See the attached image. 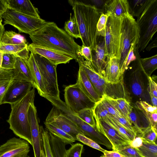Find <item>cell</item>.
<instances>
[{"label": "cell", "mask_w": 157, "mask_h": 157, "mask_svg": "<svg viewBox=\"0 0 157 157\" xmlns=\"http://www.w3.org/2000/svg\"><path fill=\"white\" fill-rule=\"evenodd\" d=\"M73 11V17L77 25L82 45L94 49L97 42V25L102 12L94 5L77 0L68 1Z\"/></svg>", "instance_id": "cell-2"}, {"label": "cell", "mask_w": 157, "mask_h": 157, "mask_svg": "<svg viewBox=\"0 0 157 157\" xmlns=\"http://www.w3.org/2000/svg\"><path fill=\"white\" fill-rule=\"evenodd\" d=\"M93 111L95 119L100 120L104 118L112 117L100 101L95 104Z\"/></svg>", "instance_id": "cell-40"}, {"label": "cell", "mask_w": 157, "mask_h": 157, "mask_svg": "<svg viewBox=\"0 0 157 157\" xmlns=\"http://www.w3.org/2000/svg\"><path fill=\"white\" fill-rule=\"evenodd\" d=\"M32 87L31 83L15 78L5 92L1 104H11L19 101L29 93Z\"/></svg>", "instance_id": "cell-12"}, {"label": "cell", "mask_w": 157, "mask_h": 157, "mask_svg": "<svg viewBox=\"0 0 157 157\" xmlns=\"http://www.w3.org/2000/svg\"><path fill=\"white\" fill-rule=\"evenodd\" d=\"M28 118L30 126L34 157H41L42 145L40 126L36 108L34 102L30 105L28 111Z\"/></svg>", "instance_id": "cell-15"}, {"label": "cell", "mask_w": 157, "mask_h": 157, "mask_svg": "<svg viewBox=\"0 0 157 157\" xmlns=\"http://www.w3.org/2000/svg\"><path fill=\"white\" fill-rule=\"evenodd\" d=\"M103 76L107 83L116 85L121 82L122 76L120 73L119 60L116 58L112 57L106 59Z\"/></svg>", "instance_id": "cell-20"}, {"label": "cell", "mask_w": 157, "mask_h": 157, "mask_svg": "<svg viewBox=\"0 0 157 157\" xmlns=\"http://www.w3.org/2000/svg\"><path fill=\"white\" fill-rule=\"evenodd\" d=\"M112 117L119 124L137 136L132 126L123 117Z\"/></svg>", "instance_id": "cell-48"}, {"label": "cell", "mask_w": 157, "mask_h": 157, "mask_svg": "<svg viewBox=\"0 0 157 157\" xmlns=\"http://www.w3.org/2000/svg\"><path fill=\"white\" fill-rule=\"evenodd\" d=\"M15 59L14 55L9 53H4L2 68L6 69L15 68Z\"/></svg>", "instance_id": "cell-46"}, {"label": "cell", "mask_w": 157, "mask_h": 157, "mask_svg": "<svg viewBox=\"0 0 157 157\" xmlns=\"http://www.w3.org/2000/svg\"><path fill=\"white\" fill-rule=\"evenodd\" d=\"M81 119L94 128H96L93 109H85L81 110L76 114Z\"/></svg>", "instance_id": "cell-39"}, {"label": "cell", "mask_w": 157, "mask_h": 157, "mask_svg": "<svg viewBox=\"0 0 157 157\" xmlns=\"http://www.w3.org/2000/svg\"><path fill=\"white\" fill-rule=\"evenodd\" d=\"M41 157H45L44 151L43 150L41 151Z\"/></svg>", "instance_id": "cell-60"}, {"label": "cell", "mask_w": 157, "mask_h": 157, "mask_svg": "<svg viewBox=\"0 0 157 157\" xmlns=\"http://www.w3.org/2000/svg\"><path fill=\"white\" fill-rule=\"evenodd\" d=\"M28 44H6L0 43V52L9 53L22 59L28 60L29 58V51Z\"/></svg>", "instance_id": "cell-25"}, {"label": "cell", "mask_w": 157, "mask_h": 157, "mask_svg": "<svg viewBox=\"0 0 157 157\" xmlns=\"http://www.w3.org/2000/svg\"><path fill=\"white\" fill-rule=\"evenodd\" d=\"M105 121L120 133L127 138L130 141L133 140L136 136L122 126L112 117L102 118Z\"/></svg>", "instance_id": "cell-35"}, {"label": "cell", "mask_w": 157, "mask_h": 157, "mask_svg": "<svg viewBox=\"0 0 157 157\" xmlns=\"http://www.w3.org/2000/svg\"><path fill=\"white\" fill-rule=\"evenodd\" d=\"M81 67L94 89L101 98L107 96L108 90L114 88L113 85L107 83L103 76L98 74L93 67L90 62L85 60L82 57L77 61Z\"/></svg>", "instance_id": "cell-11"}, {"label": "cell", "mask_w": 157, "mask_h": 157, "mask_svg": "<svg viewBox=\"0 0 157 157\" xmlns=\"http://www.w3.org/2000/svg\"><path fill=\"white\" fill-rule=\"evenodd\" d=\"M105 14L121 17L130 13L129 5L127 0L106 1L103 6Z\"/></svg>", "instance_id": "cell-19"}, {"label": "cell", "mask_w": 157, "mask_h": 157, "mask_svg": "<svg viewBox=\"0 0 157 157\" xmlns=\"http://www.w3.org/2000/svg\"><path fill=\"white\" fill-rule=\"evenodd\" d=\"M135 106L142 113H157V107L152 106L144 101H137Z\"/></svg>", "instance_id": "cell-45"}, {"label": "cell", "mask_w": 157, "mask_h": 157, "mask_svg": "<svg viewBox=\"0 0 157 157\" xmlns=\"http://www.w3.org/2000/svg\"><path fill=\"white\" fill-rule=\"evenodd\" d=\"M3 54V53L0 52V68L2 67Z\"/></svg>", "instance_id": "cell-59"}, {"label": "cell", "mask_w": 157, "mask_h": 157, "mask_svg": "<svg viewBox=\"0 0 157 157\" xmlns=\"http://www.w3.org/2000/svg\"><path fill=\"white\" fill-rule=\"evenodd\" d=\"M5 31V28L4 25L2 22L1 19L0 18V41L2 37V36Z\"/></svg>", "instance_id": "cell-58"}, {"label": "cell", "mask_w": 157, "mask_h": 157, "mask_svg": "<svg viewBox=\"0 0 157 157\" xmlns=\"http://www.w3.org/2000/svg\"><path fill=\"white\" fill-rule=\"evenodd\" d=\"M35 88L19 101L10 105L11 111L7 122L10 128L20 138L27 141L32 145L30 126L28 118V111L31 104L34 102Z\"/></svg>", "instance_id": "cell-3"}, {"label": "cell", "mask_w": 157, "mask_h": 157, "mask_svg": "<svg viewBox=\"0 0 157 157\" xmlns=\"http://www.w3.org/2000/svg\"><path fill=\"white\" fill-rule=\"evenodd\" d=\"M100 157H125L116 151L106 150Z\"/></svg>", "instance_id": "cell-54"}, {"label": "cell", "mask_w": 157, "mask_h": 157, "mask_svg": "<svg viewBox=\"0 0 157 157\" xmlns=\"http://www.w3.org/2000/svg\"><path fill=\"white\" fill-rule=\"evenodd\" d=\"M29 143L26 140L13 137L0 146V157H21L30 151Z\"/></svg>", "instance_id": "cell-14"}, {"label": "cell", "mask_w": 157, "mask_h": 157, "mask_svg": "<svg viewBox=\"0 0 157 157\" xmlns=\"http://www.w3.org/2000/svg\"><path fill=\"white\" fill-rule=\"evenodd\" d=\"M40 130L41 145L45 157H53L50 145L48 132L44 129L42 126H40Z\"/></svg>", "instance_id": "cell-36"}, {"label": "cell", "mask_w": 157, "mask_h": 157, "mask_svg": "<svg viewBox=\"0 0 157 157\" xmlns=\"http://www.w3.org/2000/svg\"><path fill=\"white\" fill-rule=\"evenodd\" d=\"M157 135V132L151 126L143 132L141 136L147 140L155 142Z\"/></svg>", "instance_id": "cell-47"}, {"label": "cell", "mask_w": 157, "mask_h": 157, "mask_svg": "<svg viewBox=\"0 0 157 157\" xmlns=\"http://www.w3.org/2000/svg\"><path fill=\"white\" fill-rule=\"evenodd\" d=\"M0 43L6 44H27V40L24 36L13 31H5Z\"/></svg>", "instance_id": "cell-30"}, {"label": "cell", "mask_w": 157, "mask_h": 157, "mask_svg": "<svg viewBox=\"0 0 157 157\" xmlns=\"http://www.w3.org/2000/svg\"><path fill=\"white\" fill-rule=\"evenodd\" d=\"M15 68L13 69L15 78L31 83L33 87L37 89V86L33 76L27 60L14 56Z\"/></svg>", "instance_id": "cell-23"}, {"label": "cell", "mask_w": 157, "mask_h": 157, "mask_svg": "<svg viewBox=\"0 0 157 157\" xmlns=\"http://www.w3.org/2000/svg\"><path fill=\"white\" fill-rule=\"evenodd\" d=\"M122 17H119L112 14L108 16L104 37L107 59L116 57L119 61L120 60Z\"/></svg>", "instance_id": "cell-7"}, {"label": "cell", "mask_w": 157, "mask_h": 157, "mask_svg": "<svg viewBox=\"0 0 157 157\" xmlns=\"http://www.w3.org/2000/svg\"><path fill=\"white\" fill-rule=\"evenodd\" d=\"M76 140L90 147L99 150L103 153L105 151L101 147L99 144L82 134H79L77 135Z\"/></svg>", "instance_id": "cell-43"}, {"label": "cell", "mask_w": 157, "mask_h": 157, "mask_svg": "<svg viewBox=\"0 0 157 157\" xmlns=\"http://www.w3.org/2000/svg\"><path fill=\"white\" fill-rule=\"evenodd\" d=\"M45 122L58 126L72 136L75 140H77V135L79 134L83 135L75 124L55 106H53Z\"/></svg>", "instance_id": "cell-13"}, {"label": "cell", "mask_w": 157, "mask_h": 157, "mask_svg": "<svg viewBox=\"0 0 157 157\" xmlns=\"http://www.w3.org/2000/svg\"><path fill=\"white\" fill-rule=\"evenodd\" d=\"M33 55L42 77L45 94L60 98L56 70L57 65L38 54Z\"/></svg>", "instance_id": "cell-9"}, {"label": "cell", "mask_w": 157, "mask_h": 157, "mask_svg": "<svg viewBox=\"0 0 157 157\" xmlns=\"http://www.w3.org/2000/svg\"><path fill=\"white\" fill-rule=\"evenodd\" d=\"M142 143L143 140L141 137L136 136L133 140L130 141L129 144L132 147L137 148L142 145Z\"/></svg>", "instance_id": "cell-53"}, {"label": "cell", "mask_w": 157, "mask_h": 157, "mask_svg": "<svg viewBox=\"0 0 157 157\" xmlns=\"http://www.w3.org/2000/svg\"><path fill=\"white\" fill-rule=\"evenodd\" d=\"M83 149V145L80 143H76L71 145L66 150L65 157H81Z\"/></svg>", "instance_id": "cell-42"}, {"label": "cell", "mask_w": 157, "mask_h": 157, "mask_svg": "<svg viewBox=\"0 0 157 157\" xmlns=\"http://www.w3.org/2000/svg\"><path fill=\"white\" fill-rule=\"evenodd\" d=\"M108 16L101 13L97 25L98 36H105V31Z\"/></svg>", "instance_id": "cell-44"}, {"label": "cell", "mask_w": 157, "mask_h": 157, "mask_svg": "<svg viewBox=\"0 0 157 157\" xmlns=\"http://www.w3.org/2000/svg\"><path fill=\"white\" fill-rule=\"evenodd\" d=\"M91 63L93 67L98 74L103 76L106 63L104 37L98 36L96 44L91 50Z\"/></svg>", "instance_id": "cell-18"}, {"label": "cell", "mask_w": 157, "mask_h": 157, "mask_svg": "<svg viewBox=\"0 0 157 157\" xmlns=\"http://www.w3.org/2000/svg\"><path fill=\"white\" fill-rule=\"evenodd\" d=\"M64 92L65 103L69 110L75 114L85 109H93L96 103L87 96L76 83L66 86Z\"/></svg>", "instance_id": "cell-10"}, {"label": "cell", "mask_w": 157, "mask_h": 157, "mask_svg": "<svg viewBox=\"0 0 157 157\" xmlns=\"http://www.w3.org/2000/svg\"><path fill=\"white\" fill-rule=\"evenodd\" d=\"M48 135L53 157H65L66 144L49 132Z\"/></svg>", "instance_id": "cell-29"}, {"label": "cell", "mask_w": 157, "mask_h": 157, "mask_svg": "<svg viewBox=\"0 0 157 157\" xmlns=\"http://www.w3.org/2000/svg\"><path fill=\"white\" fill-rule=\"evenodd\" d=\"M151 0H133L128 1L130 13L136 17L144 10Z\"/></svg>", "instance_id": "cell-34"}, {"label": "cell", "mask_w": 157, "mask_h": 157, "mask_svg": "<svg viewBox=\"0 0 157 157\" xmlns=\"http://www.w3.org/2000/svg\"><path fill=\"white\" fill-rule=\"evenodd\" d=\"M147 91L149 96L152 95L157 97V84L151 76L148 77Z\"/></svg>", "instance_id": "cell-49"}, {"label": "cell", "mask_w": 157, "mask_h": 157, "mask_svg": "<svg viewBox=\"0 0 157 157\" xmlns=\"http://www.w3.org/2000/svg\"><path fill=\"white\" fill-rule=\"evenodd\" d=\"M134 52L136 58L133 62H132V64L128 76L127 88L130 94L136 99V102L144 101L151 104L147 91L148 76L141 66L140 57L138 50L136 48L134 49Z\"/></svg>", "instance_id": "cell-6"}, {"label": "cell", "mask_w": 157, "mask_h": 157, "mask_svg": "<svg viewBox=\"0 0 157 157\" xmlns=\"http://www.w3.org/2000/svg\"><path fill=\"white\" fill-rule=\"evenodd\" d=\"M136 47H132L128 53L124 64V69L125 71L128 69L130 64L136 59V57L134 52V49Z\"/></svg>", "instance_id": "cell-52"}, {"label": "cell", "mask_w": 157, "mask_h": 157, "mask_svg": "<svg viewBox=\"0 0 157 157\" xmlns=\"http://www.w3.org/2000/svg\"><path fill=\"white\" fill-rule=\"evenodd\" d=\"M29 35L35 44L65 53L76 61L82 57L81 46L54 22H47L41 28Z\"/></svg>", "instance_id": "cell-1"}, {"label": "cell", "mask_w": 157, "mask_h": 157, "mask_svg": "<svg viewBox=\"0 0 157 157\" xmlns=\"http://www.w3.org/2000/svg\"><path fill=\"white\" fill-rule=\"evenodd\" d=\"M142 113L144 115L152 127L155 131L157 132V113Z\"/></svg>", "instance_id": "cell-50"}, {"label": "cell", "mask_w": 157, "mask_h": 157, "mask_svg": "<svg viewBox=\"0 0 157 157\" xmlns=\"http://www.w3.org/2000/svg\"><path fill=\"white\" fill-rule=\"evenodd\" d=\"M28 49L33 54H38L47 59L54 64H66L73 58L63 53L40 46L32 43L28 46Z\"/></svg>", "instance_id": "cell-17"}, {"label": "cell", "mask_w": 157, "mask_h": 157, "mask_svg": "<svg viewBox=\"0 0 157 157\" xmlns=\"http://www.w3.org/2000/svg\"><path fill=\"white\" fill-rule=\"evenodd\" d=\"M83 92L93 101L96 103L101 98L96 91L81 67L79 66L76 83Z\"/></svg>", "instance_id": "cell-21"}, {"label": "cell", "mask_w": 157, "mask_h": 157, "mask_svg": "<svg viewBox=\"0 0 157 157\" xmlns=\"http://www.w3.org/2000/svg\"><path fill=\"white\" fill-rule=\"evenodd\" d=\"M21 157H28V155H24L23 156H21Z\"/></svg>", "instance_id": "cell-61"}, {"label": "cell", "mask_w": 157, "mask_h": 157, "mask_svg": "<svg viewBox=\"0 0 157 157\" xmlns=\"http://www.w3.org/2000/svg\"><path fill=\"white\" fill-rule=\"evenodd\" d=\"M91 1L94 4V6H101L104 5L105 1L101 0H93Z\"/></svg>", "instance_id": "cell-57"}, {"label": "cell", "mask_w": 157, "mask_h": 157, "mask_svg": "<svg viewBox=\"0 0 157 157\" xmlns=\"http://www.w3.org/2000/svg\"><path fill=\"white\" fill-rule=\"evenodd\" d=\"M157 46V39L156 37L147 46L145 49L147 51H149L154 48H156Z\"/></svg>", "instance_id": "cell-56"}, {"label": "cell", "mask_w": 157, "mask_h": 157, "mask_svg": "<svg viewBox=\"0 0 157 157\" xmlns=\"http://www.w3.org/2000/svg\"><path fill=\"white\" fill-rule=\"evenodd\" d=\"M7 0H0V18L8 9Z\"/></svg>", "instance_id": "cell-55"}, {"label": "cell", "mask_w": 157, "mask_h": 157, "mask_svg": "<svg viewBox=\"0 0 157 157\" xmlns=\"http://www.w3.org/2000/svg\"><path fill=\"white\" fill-rule=\"evenodd\" d=\"M98 131L104 135L111 143L112 150L116 151L120 146L130 142L128 139L105 121L103 119H95Z\"/></svg>", "instance_id": "cell-16"}, {"label": "cell", "mask_w": 157, "mask_h": 157, "mask_svg": "<svg viewBox=\"0 0 157 157\" xmlns=\"http://www.w3.org/2000/svg\"><path fill=\"white\" fill-rule=\"evenodd\" d=\"M81 56L86 60L91 62V50L90 47L82 45L81 49Z\"/></svg>", "instance_id": "cell-51"}, {"label": "cell", "mask_w": 157, "mask_h": 157, "mask_svg": "<svg viewBox=\"0 0 157 157\" xmlns=\"http://www.w3.org/2000/svg\"><path fill=\"white\" fill-rule=\"evenodd\" d=\"M27 63L37 86L36 89L40 95L42 97L46 94L45 89L41 74L32 53L29 55Z\"/></svg>", "instance_id": "cell-26"}, {"label": "cell", "mask_w": 157, "mask_h": 157, "mask_svg": "<svg viewBox=\"0 0 157 157\" xmlns=\"http://www.w3.org/2000/svg\"><path fill=\"white\" fill-rule=\"evenodd\" d=\"M116 151L125 157H143L138 149L131 146L129 143L120 146Z\"/></svg>", "instance_id": "cell-37"}, {"label": "cell", "mask_w": 157, "mask_h": 157, "mask_svg": "<svg viewBox=\"0 0 157 157\" xmlns=\"http://www.w3.org/2000/svg\"><path fill=\"white\" fill-rule=\"evenodd\" d=\"M140 63L144 71L147 76H151L152 73L157 69V55L144 58H140Z\"/></svg>", "instance_id": "cell-33"}, {"label": "cell", "mask_w": 157, "mask_h": 157, "mask_svg": "<svg viewBox=\"0 0 157 157\" xmlns=\"http://www.w3.org/2000/svg\"><path fill=\"white\" fill-rule=\"evenodd\" d=\"M132 107L129 115L131 123L137 136H141L143 132L151 125L142 112L135 106Z\"/></svg>", "instance_id": "cell-24"}, {"label": "cell", "mask_w": 157, "mask_h": 157, "mask_svg": "<svg viewBox=\"0 0 157 157\" xmlns=\"http://www.w3.org/2000/svg\"><path fill=\"white\" fill-rule=\"evenodd\" d=\"M8 8L24 14L40 18L37 8L29 0H7Z\"/></svg>", "instance_id": "cell-22"}, {"label": "cell", "mask_w": 157, "mask_h": 157, "mask_svg": "<svg viewBox=\"0 0 157 157\" xmlns=\"http://www.w3.org/2000/svg\"><path fill=\"white\" fill-rule=\"evenodd\" d=\"M65 31L71 37L76 39L80 38V33L76 23L71 13L69 19L65 22Z\"/></svg>", "instance_id": "cell-38"}, {"label": "cell", "mask_w": 157, "mask_h": 157, "mask_svg": "<svg viewBox=\"0 0 157 157\" xmlns=\"http://www.w3.org/2000/svg\"><path fill=\"white\" fill-rule=\"evenodd\" d=\"M112 117H122L121 113L106 98V95L102 96L100 101Z\"/></svg>", "instance_id": "cell-41"}, {"label": "cell", "mask_w": 157, "mask_h": 157, "mask_svg": "<svg viewBox=\"0 0 157 157\" xmlns=\"http://www.w3.org/2000/svg\"><path fill=\"white\" fill-rule=\"evenodd\" d=\"M15 78L13 69L0 68V105L5 92Z\"/></svg>", "instance_id": "cell-28"}, {"label": "cell", "mask_w": 157, "mask_h": 157, "mask_svg": "<svg viewBox=\"0 0 157 157\" xmlns=\"http://www.w3.org/2000/svg\"><path fill=\"white\" fill-rule=\"evenodd\" d=\"M142 138V145L137 148L142 156L143 157H157V145L156 142Z\"/></svg>", "instance_id": "cell-32"}, {"label": "cell", "mask_w": 157, "mask_h": 157, "mask_svg": "<svg viewBox=\"0 0 157 157\" xmlns=\"http://www.w3.org/2000/svg\"><path fill=\"white\" fill-rule=\"evenodd\" d=\"M139 39L138 27L136 21L129 13L121 17L119 66L123 75L125 72L124 64L131 48L136 47Z\"/></svg>", "instance_id": "cell-5"}, {"label": "cell", "mask_w": 157, "mask_h": 157, "mask_svg": "<svg viewBox=\"0 0 157 157\" xmlns=\"http://www.w3.org/2000/svg\"><path fill=\"white\" fill-rule=\"evenodd\" d=\"M137 17L139 39L136 48L140 53L145 50L157 31V0H151Z\"/></svg>", "instance_id": "cell-4"}, {"label": "cell", "mask_w": 157, "mask_h": 157, "mask_svg": "<svg viewBox=\"0 0 157 157\" xmlns=\"http://www.w3.org/2000/svg\"><path fill=\"white\" fill-rule=\"evenodd\" d=\"M106 96L108 100L121 113L122 117L131 124L129 115L133 107L130 102L124 98H115Z\"/></svg>", "instance_id": "cell-27"}, {"label": "cell", "mask_w": 157, "mask_h": 157, "mask_svg": "<svg viewBox=\"0 0 157 157\" xmlns=\"http://www.w3.org/2000/svg\"><path fill=\"white\" fill-rule=\"evenodd\" d=\"M2 18L4 20V25H10L20 32L29 34L39 29L47 22L40 17H31L8 9Z\"/></svg>", "instance_id": "cell-8"}, {"label": "cell", "mask_w": 157, "mask_h": 157, "mask_svg": "<svg viewBox=\"0 0 157 157\" xmlns=\"http://www.w3.org/2000/svg\"><path fill=\"white\" fill-rule=\"evenodd\" d=\"M44 124L48 132L60 139L66 144H71L75 141L72 136L56 125L45 122Z\"/></svg>", "instance_id": "cell-31"}]
</instances>
